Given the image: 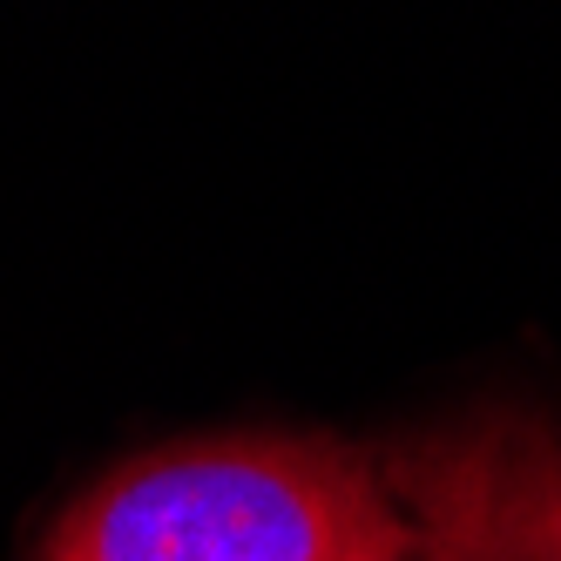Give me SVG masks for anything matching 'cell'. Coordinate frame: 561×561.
I'll list each match as a JSON object with an SVG mask.
<instances>
[{
    "mask_svg": "<svg viewBox=\"0 0 561 561\" xmlns=\"http://www.w3.org/2000/svg\"><path fill=\"white\" fill-rule=\"evenodd\" d=\"M413 535L373 454L332 433H204L115 460L34 561H407Z\"/></svg>",
    "mask_w": 561,
    "mask_h": 561,
    "instance_id": "6da1fadb",
    "label": "cell"
},
{
    "mask_svg": "<svg viewBox=\"0 0 561 561\" xmlns=\"http://www.w3.org/2000/svg\"><path fill=\"white\" fill-rule=\"evenodd\" d=\"M407 514V561H561V420L480 399L379 454Z\"/></svg>",
    "mask_w": 561,
    "mask_h": 561,
    "instance_id": "7a4b0ae2",
    "label": "cell"
}]
</instances>
